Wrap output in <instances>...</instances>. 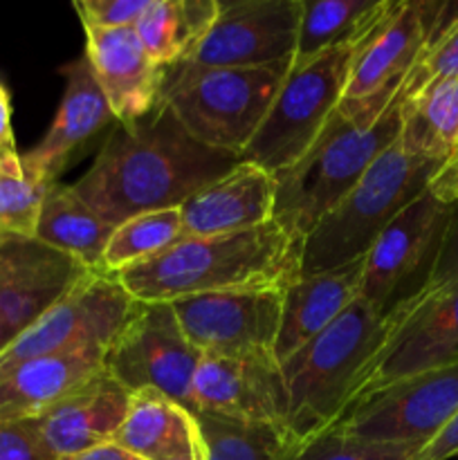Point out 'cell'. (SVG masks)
Segmentation results:
<instances>
[{"label": "cell", "mask_w": 458, "mask_h": 460, "mask_svg": "<svg viewBox=\"0 0 458 460\" xmlns=\"http://www.w3.org/2000/svg\"><path fill=\"white\" fill-rule=\"evenodd\" d=\"M242 162L187 133L160 99L133 124H117L92 166L72 187L108 225L148 211L180 209L189 198Z\"/></svg>", "instance_id": "1"}, {"label": "cell", "mask_w": 458, "mask_h": 460, "mask_svg": "<svg viewBox=\"0 0 458 460\" xmlns=\"http://www.w3.org/2000/svg\"><path fill=\"white\" fill-rule=\"evenodd\" d=\"M299 274L301 245L269 220L245 232L182 238L117 279L139 304H171L214 292L283 290Z\"/></svg>", "instance_id": "2"}, {"label": "cell", "mask_w": 458, "mask_h": 460, "mask_svg": "<svg viewBox=\"0 0 458 460\" xmlns=\"http://www.w3.org/2000/svg\"><path fill=\"white\" fill-rule=\"evenodd\" d=\"M398 308L380 313L357 299L321 335L281 364L286 382V427L296 440L313 443L348 411L364 371L384 346Z\"/></svg>", "instance_id": "3"}, {"label": "cell", "mask_w": 458, "mask_h": 460, "mask_svg": "<svg viewBox=\"0 0 458 460\" xmlns=\"http://www.w3.org/2000/svg\"><path fill=\"white\" fill-rule=\"evenodd\" d=\"M443 166L411 155L395 139L304 238L301 274L332 272L362 261L386 225L431 187Z\"/></svg>", "instance_id": "4"}, {"label": "cell", "mask_w": 458, "mask_h": 460, "mask_svg": "<svg viewBox=\"0 0 458 460\" xmlns=\"http://www.w3.org/2000/svg\"><path fill=\"white\" fill-rule=\"evenodd\" d=\"M400 135V103L368 128L350 124L332 112L313 146L290 166L277 173V198L272 220L301 245L319 220L335 209L341 198L362 180L368 166Z\"/></svg>", "instance_id": "5"}, {"label": "cell", "mask_w": 458, "mask_h": 460, "mask_svg": "<svg viewBox=\"0 0 458 460\" xmlns=\"http://www.w3.org/2000/svg\"><path fill=\"white\" fill-rule=\"evenodd\" d=\"M290 66L292 58L260 67L180 63L166 70L162 102L198 142L242 157L272 108Z\"/></svg>", "instance_id": "6"}, {"label": "cell", "mask_w": 458, "mask_h": 460, "mask_svg": "<svg viewBox=\"0 0 458 460\" xmlns=\"http://www.w3.org/2000/svg\"><path fill=\"white\" fill-rule=\"evenodd\" d=\"M368 34L323 49L304 61L292 58L281 90L260 128L242 151V160L272 175L290 169L313 146L344 99L350 66Z\"/></svg>", "instance_id": "7"}, {"label": "cell", "mask_w": 458, "mask_h": 460, "mask_svg": "<svg viewBox=\"0 0 458 460\" xmlns=\"http://www.w3.org/2000/svg\"><path fill=\"white\" fill-rule=\"evenodd\" d=\"M443 7L445 3L395 0L355 54L344 99L337 106L344 119L368 128L389 111L438 30Z\"/></svg>", "instance_id": "8"}, {"label": "cell", "mask_w": 458, "mask_h": 460, "mask_svg": "<svg viewBox=\"0 0 458 460\" xmlns=\"http://www.w3.org/2000/svg\"><path fill=\"white\" fill-rule=\"evenodd\" d=\"M454 209L429 187L400 211L364 256L359 299L380 313H391L420 295L429 283Z\"/></svg>", "instance_id": "9"}, {"label": "cell", "mask_w": 458, "mask_h": 460, "mask_svg": "<svg viewBox=\"0 0 458 460\" xmlns=\"http://www.w3.org/2000/svg\"><path fill=\"white\" fill-rule=\"evenodd\" d=\"M135 299L112 274L90 272L30 328L0 350V380L31 359L84 346L110 349L133 313Z\"/></svg>", "instance_id": "10"}, {"label": "cell", "mask_w": 458, "mask_h": 460, "mask_svg": "<svg viewBox=\"0 0 458 460\" xmlns=\"http://www.w3.org/2000/svg\"><path fill=\"white\" fill-rule=\"evenodd\" d=\"M202 353L187 340L171 304L135 301L106 353V371L130 394L155 389L193 411V377Z\"/></svg>", "instance_id": "11"}, {"label": "cell", "mask_w": 458, "mask_h": 460, "mask_svg": "<svg viewBox=\"0 0 458 460\" xmlns=\"http://www.w3.org/2000/svg\"><path fill=\"white\" fill-rule=\"evenodd\" d=\"M456 364L458 279L434 290H422L418 296L398 305L393 328L364 371L350 407L391 382Z\"/></svg>", "instance_id": "12"}, {"label": "cell", "mask_w": 458, "mask_h": 460, "mask_svg": "<svg viewBox=\"0 0 458 460\" xmlns=\"http://www.w3.org/2000/svg\"><path fill=\"white\" fill-rule=\"evenodd\" d=\"M458 411V364L391 382L344 413L332 429L373 443H429Z\"/></svg>", "instance_id": "13"}, {"label": "cell", "mask_w": 458, "mask_h": 460, "mask_svg": "<svg viewBox=\"0 0 458 460\" xmlns=\"http://www.w3.org/2000/svg\"><path fill=\"white\" fill-rule=\"evenodd\" d=\"M283 290H238L171 301L187 340L200 353L274 358Z\"/></svg>", "instance_id": "14"}, {"label": "cell", "mask_w": 458, "mask_h": 460, "mask_svg": "<svg viewBox=\"0 0 458 460\" xmlns=\"http://www.w3.org/2000/svg\"><path fill=\"white\" fill-rule=\"evenodd\" d=\"M301 0L220 3V13L189 57L200 67H260L290 61L296 52Z\"/></svg>", "instance_id": "15"}, {"label": "cell", "mask_w": 458, "mask_h": 460, "mask_svg": "<svg viewBox=\"0 0 458 460\" xmlns=\"http://www.w3.org/2000/svg\"><path fill=\"white\" fill-rule=\"evenodd\" d=\"M90 270L39 241H0V350L52 308Z\"/></svg>", "instance_id": "16"}, {"label": "cell", "mask_w": 458, "mask_h": 460, "mask_svg": "<svg viewBox=\"0 0 458 460\" xmlns=\"http://www.w3.org/2000/svg\"><path fill=\"white\" fill-rule=\"evenodd\" d=\"M191 398L193 413L286 425L287 395L277 358L202 353Z\"/></svg>", "instance_id": "17"}, {"label": "cell", "mask_w": 458, "mask_h": 460, "mask_svg": "<svg viewBox=\"0 0 458 460\" xmlns=\"http://www.w3.org/2000/svg\"><path fill=\"white\" fill-rule=\"evenodd\" d=\"M84 31L85 58L117 124L146 117L160 103L166 70L148 57L135 27Z\"/></svg>", "instance_id": "18"}, {"label": "cell", "mask_w": 458, "mask_h": 460, "mask_svg": "<svg viewBox=\"0 0 458 460\" xmlns=\"http://www.w3.org/2000/svg\"><path fill=\"white\" fill-rule=\"evenodd\" d=\"M130 391L103 368L72 391L40 418H34L40 440L57 460L112 443L130 404Z\"/></svg>", "instance_id": "19"}, {"label": "cell", "mask_w": 458, "mask_h": 460, "mask_svg": "<svg viewBox=\"0 0 458 460\" xmlns=\"http://www.w3.org/2000/svg\"><path fill=\"white\" fill-rule=\"evenodd\" d=\"M277 198V178L251 162H238L229 173L193 193L182 207L184 238L245 232L269 223Z\"/></svg>", "instance_id": "20"}, {"label": "cell", "mask_w": 458, "mask_h": 460, "mask_svg": "<svg viewBox=\"0 0 458 460\" xmlns=\"http://www.w3.org/2000/svg\"><path fill=\"white\" fill-rule=\"evenodd\" d=\"M66 76L61 103L45 137L25 153L22 164L39 173L45 182H58L72 153L92 139L110 121H117L92 75L88 58L79 57L61 67Z\"/></svg>", "instance_id": "21"}, {"label": "cell", "mask_w": 458, "mask_h": 460, "mask_svg": "<svg viewBox=\"0 0 458 460\" xmlns=\"http://www.w3.org/2000/svg\"><path fill=\"white\" fill-rule=\"evenodd\" d=\"M362 268L364 259L332 272L299 274L283 288L281 323L274 341L278 364L299 353L359 299Z\"/></svg>", "instance_id": "22"}, {"label": "cell", "mask_w": 458, "mask_h": 460, "mask_svg": "<svg viewBox=\"0 0 458 460\" xmlns=\"http://www.w3.org/2000/svg\"><path fill=\"white\" fill-rule=\"evenodd\" d=\"M103 346L31 359L0 380V420H34L106 368Z\"/></svg>", "instance_id": "23"}, {"label": "cell", "mask_w": 458, "mask_h": 460, "mask_svg": "<svg viewBox=\"0 0 458 460\" xmlns=\"http://www.w3.org/2000/svg\"><path fill=\"white\" fill-rule=\"evenodd\" d=\"M112 443L142 460H205L196 413L155 389L130 395Z\"/></svg>", "instance_id": "24"}, {"label": "cell", "mask_w": 458, "mask_h": 460, "mask_svg": "<svg viewBox=\"0 0 458 460\" xmlns=\"http://www.w3.org/2000/svg\"><path fill=\"white\" fill-rule=\"evenodd\" d=\"M112 229V225L90 209L72 184L54 182L43 198L34 241L72 256L90 272H103V252Z\"/></svg>", "instance_id": "25"}, {"label": "cell", "mask_w": 458, "mask_h": 460, "mask_svg": "<svg viewBox=\"0 0 458 460\" xmlns=\"http://www.w3.org/2000/svg\"><path fill=\"white\" fill-rule=\"evenodd\" d=\"M400 103V146L447 164L458 155V76L427 84Z\"/></svg>", "instance_id": "26"}, {"label": "cell", "mask_w": 458, "mask_h": 460, "mask_svg": "<svg viewBox=\"0 0 458 460\" xmlns=\"http://www.w3.org/2000/svg\"><path fill=\"white\" fill-rule=\"evenodd\" d=\"M218 13V0H151L133 27L148 57L169 70L189 61Z\"/></svg>", "instance_id": "27"}, {"label": "cell", "mask_w": 458, "mask_h": 460, "mask_svg": "<svg viewBox=\"0 0 458 460\" xmlns=\"http://www.w3.org/2000/svg\"><path fill=\"white\" fill-rule=\"evenodd\" d=\"M393 4L395 0H301L295 61L368 34Z\"/></svg>", "instance_id": "28"}, {"label": "cell", "mask_w": 458, "mask_h": 460, "mask_svg": "<svg viewBox=\"0 0 458 460\" xmlns=\"http://www.w3.org/2000/svg\"><path fill=\"white\" fill-rule=\"evenodd\" d=\"M205 460H299L304 443L286 425L196 413Z\"/></svg>", "instance_id": "29"}, {"label": "cell", "mask_w": 458, "mask_h": 460, "mask_svg": "<svg viewBox=\"0 0 458 460\" xmlns=\"http://www.w3.org/2000/svg\"><path fill=\"white\" fill-rule=\"evenodd\" d=\"M184 238L180 209L148 211L133 216L112 229L103 252V272L117 277L133 265L162 254Z\"/></svg>", "instance_id": "30"}, {"label": "cell", "mask_w": 458, "mask_h": 460, "mask_svg": "<svg viewBox=\"0 0 458 460\" xmlns=\"http://www.w3.org/2000/svg\"><path fill=\"white\" fill-rule=\"evenodd\" d=\"M49 182L22 164L18 153L0 157V241L36 236L40 207Z\"/></svg>", "instance_id": "31"}, {"label": "cell", "mask_w": 458, "mask_h": 460, "mask_svg": "<svg viewBox=\"0 0 458 460\" xmlns=\"http://www.w3.org/2000/svg\"><path fill=\"white\" fill-rule=\"evenodd\" d=\"M422 447L402 443H373L339 429L323 431L305 445L299 460H413Z\"/></svg>", "instance_id": "32"}, {"label": "cell", "mask_w": 458, "mask_h": 460, "mask_svg": "<svg viewBox=\"0 0 458 460\" xmlns=\"http://www.w3.org/2000/svg\"><path fill=\"white\" fill-rule=\"evenodd\" d=\"M458 76V21L449 27L445 34L431 40L425 48L422 57L413 66L411 75L404 81L402 90L395 99H404L418 93L427 84L438 79H456Z\"/></svg>", "instance_id": "33"}, {"label": "cell", "mask_w": 458, "mask_h": 460, "mask_svg": "<svg viewBox=\"0 0 458 460\" xmlns=\"http://www.w3.org/2000/svg\"><path fill=\"white\" fill-rule=\"evenodd\" d=\"M151 0H76L75 9L84 30H117L133 27Z\"/></svg>", "instance_id": "34"}, {"label": "cell", "mask_w": 458, "mask_h": 460, "mask_svg": "<svg viewBox=\"0 0 458 460\" xmlns=\"http://www.w3.org/2000/svg\"><path fill=\"white\" fill-rule=\"evenodd\" d=\"M0 460H57L40 440L34 420H0Z\"/></svg>", "instance_id": "35"}, {"label": "cell", "mask_w": 458, "mask_h": 460, "mask_svg": "<svg viewBox=\"0 0 458 460\" xmlns=\"http://www.w3.org/2000/svg\"><path fill=\"white\" fill-rule=\"evenodd\" d=\"M458 279V207L454 209L452 218H449L447 229H445L443 245H440L438 259H436L434 270H431L429 283L425 290H434V288L445 286Z\"/></svg>", "instance_id": "36"}, {"label": "cell", "mask_w": 458, "mask_h": 460, "mask_svg": "<svg viewBox=\"0 0 458 460\" xmlns=\"http://www.w3.org/2000/svg\"><path fill=\"white\" fill-rule=\"evenodd\" d=\"M458 456V411L445 422L443 429L434 436L413 460H449Z\"/></svg>", "instance_id": "37"}, {"label": "cell", "mask_w": 458, "mask_h": 460, "mask_svg": "<svg viewBox=\"0 0 458 460\" xmlns=\"http://www.w3.org/2000/svg\"><path fill=\"white\" fill-rule=\"evenodd\" d=\"M431 189L443 198L449 205L458 207V157H454L452 162L440 169V173L436 175L434 182H431Z\"/></svg>", "instance_id": "38"}, {"label": "cell", "mask_w": 458, "mask_h": 460, "mask_svg": "<svg viewBox=\"0 0 458 460\" xmlns=\"http://www.w3.org/2000/svg\"><path fill=\"white\" fill-rule=\"evenodd\" d=\"M0 148L7 153H16L12 130V102H9V93L3 84H0Z\"/></svg>", "instance_id": "39"}, {"label": "cell", "mask_w": 458, "mask_h": 460, "mask_svg": "<svg viewBox=\"0 0 458 460\" xmlns=\"http://www.w3.org/2000/svg\"><path fill=\"white\" fill-rule=\"evenodd\" d=\"M63 460H142V458L133 456V454L126 452V449H121L119 445L115 443H103V445H97V447L88 449V452H81L76 454V456L63 458Z\"/></svg>", "instance_id": "40"}, {"label": "cell", "mask_w": 458, "mask_h": 460, "mask_svg": "<svg viewBox=\"0 0 458 460\" xmlns=\"http://www.w3.org/2000/svg\"><path fill=\"white\" fill-rule=\"evenodd\" d=\"M4 155H9L7 151H3V148H0V157H4Z\"/></svg>", "instance_id": "41"}, {"label": "cell", "mask_w": 458, "mask_h": 460, "mask_svg": "<svg viewBox=\"0 0 458 460\" xmlns=\"http://www.w3.org/2000/svg\"><path fill=\"white\" fill-rule=\"evenodd\" d=\"M456 157H458V155H456Z\"/></svg>", "instance_id": "42"}]
</instances>
